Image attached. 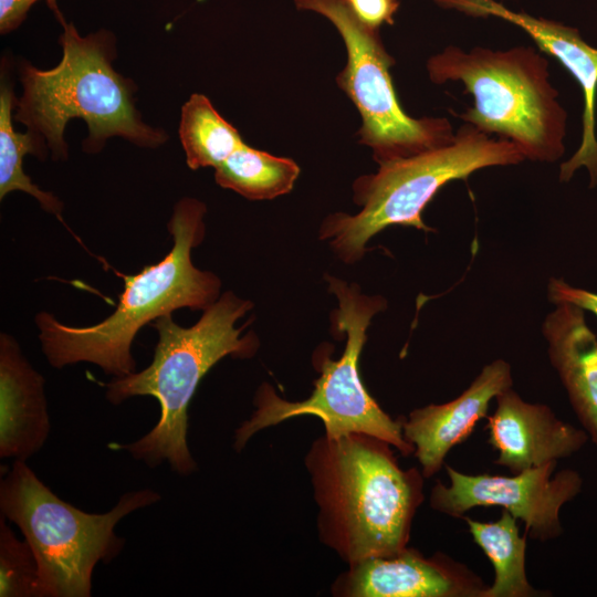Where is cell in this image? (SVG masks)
Returning a JSON list of instances; mask_svg holds the SVG:
<instances>
[{"mask_svg":"<svg viewBox=\"0 0 597 597\" xmlns=\"http://www.w3.org/2000/svg\"><path fill=\"white\" fill-rule=\"evenodd\" d=\"M557 462H548L510 476L465 474L446 465L449 484L438 481L430 506L452 517H463L475 506H501L524 524L526 537L547 542L563 533L561 509L583 489V478L573 469L554 474Z\"/></svg>","mask_w":597,"mask_h":597,"instance_id":"cell-10","label":"cell"},{"mask_svg":"<svg viewBox=\"0 0 597 597\" xmlns=\"http://www.w3.org/2000/svg\"><path fill=\"white\" fill-rule=\"evenodd\" d=\"M179 137L189 168H217L244 142L208 97L192 94L181 108Z\"/></svg>","mask_w":597,"mask_h":597,"instance_id":"cell-20","label":"cell"},{"mask_svg":"<svg viewBox=\"0 0 597 597\" xmlns=\"http://www.w3.org/2000/svg\"><path fill=\"white\" fill-rule=\"evenodd\" d=\"M495 400L486 417L488 443L499 452L494 463L512 474L568 458L589 439L585 430L564 422L546 405L523 400L512 387Z\"/></svg>","mask_w":597,"mask_h":597,"instance_id":"cell-13","label":"cell"},{"mask_svg":"<svg viewBox=\"0 0 597 597\" xmlns=\"http://www.w3.org/2000/svg\"><path fill=\"white\" fill-rule=\"evenodd\" d=\"M17 101L8 82H1L0 90V199L13 191L25 192L36 199L41 208L62 219L63 203L48 191L41 190L23 170V158L32 154L44 159L48 148L45 142L27 130L19 133L13 128V109Z\"/></svg>","mask_w":597,"mask_h":597,"instance_id":"cell-18","label":"cell"},{"mask_svg":"<svg viewBox=\"0 0 597 597\" xmlns=\"http://www.w3.org/2000/svg\"><path fill=\"white\" fill-rule=\"evenodd\" d=\"M512 386L511 366L496 359L484 366L453 400L410 412L402 421V432L415 448L425 478H431L441 469L450 450L467 440L476 423L488 417L491 400Z\"/></svg>","mask_w":597,"mask_h":597,"instance_id":"cell-14","label":"cell"},{"mask_svg":"<svg viewBox=\"0 0 597 597\" xmlns=\"http://www.w3.org/2000/svg\"><path fill=\"white\" fill-rule=\"evenodd\" d=\"M473 542L483 551L494 569L491 586L482 597L545 596L528 582L525 570L526 535H520L517 520L506 510L495 522L462 517Z\"/></svg>","mask_w":597,"mask_h":597,"instance_id":"cell-17","label":"cell"},{"mask_svg":"<svg viewBox=\"0 0 597 597\" xmlns=\"http://www.w3.org/2000/svg\"><path fill=\"white\" fill-rule=\"evenodd\" d=\"M39 0H0V32L2 34L15 30L25 20L31 7ZM54 8V0H46Z\"/></svg>","mask_w":597,"mask_h":597,"instance_id":"cell-24","label":"cell"},{"mask_svg":"<svg viewBox=\"0 0 597 597\" xmlns=\"http://www.w3.org/2000/svg\"><path fill=\"white\" fill-rule=\"evenodd\" d=\"M547 293L549 301L554 304L569 303L593 312L597 316V294L595 293L573 287L561 279H551Z\"/></svg>","mask_w":597,"mask_h":597,"instance_id":"cell-23","label":"cell"},{"mask_svg":"<svg viewBox=\"0 0 597 597\" xmlns=\"http://www.w3.org/2000/svg\"><path fill=\"white\" fill-rule=\"evenodd\" d=\"M44 378L17 339L0 334V457L25 461L50 433Z\"/></svg>","mask_w":597,"mask_h":597,"instance_id":"cell-15","label":"cell"},{"mask_svg":"<svg viewBox=\"0 0 597 597\" xmlns=\"http://www.w3.org/2000/svg\"><path fill=\"white\" fill-rule=\"evenodd\" d=\"M298 10L325 17L341 34L347 52L337 83L362 117L359 142L380 165L442 146L454 134L447 118H413L400 107L386 52L377 30L360 21L345 0H294Z\"/></svg>","mask_w":597,"mask_h":597,"instance_id":"cell-9","label":"cell"},{"mask_svg":"<svg viewBox=\"0 0 597 597\" xmlns=\"http://www.w3.org/2000/svg\"><path fill=\"white\" fill-rule=\"evenodd\" d=\"M0 597H41L36 558L0 519Z\"/></svg>","mask_w":597,"mask_h":597,"instance_id":"cell-21","label":"cell"},{"mask_svg":"<svg viewBox=\"0 0 597 597\" xmlns=\"http://www.w3.org/2000/svg\"><path fill=\"white\" fill-rule=\"evenodd\" d=\"M389 443L350 433L314 442L306 464L323 541L349 564L405 548L423 501V475L402 470Z\"/></svg>","mask_w":597,"mask_h":597,"instance_id":"cell-2","label":"cell"},{"mask_svg":"<svg viewBox=\"0 0 597 597\" xmlns=\"http://www.w3.org/2000/svg\"><path fill=\"white\" fill-rule=\"evenodd\" d=\"M356 17L367 25L378 29L391 24L398 10V0H345Z\"/></svg>","mask_w":597,"mask_h":597,"instance_id":"cell-22","label":"cell"},{"mask_svg":"<svg viewBox=\"0 0 597 597\" xmlns=\"http://www.w3.org/2000/svg\"><path fill=\"white\" fill-rule=\"evenodd\" d=\"M61 21L62 59L50 70L21 66L22 96L14 119L46 142L55 160L67 159L64 130L73 118L87 124L83 149L90 154L98 153L112 137L147 148L164 144L166 133L142 119L133 84L113 67L112 33L101 30L82 36L73 23Z\"/></svg>","mask_w":597,"mask_h":597,"instance_id":"cell-3","label":"cell"},{"mask_svg":"<svg viewBox=\"0 0 597 597\" xmlns=\"http://www.w3.org/2000/svg\"><path fill=\"white\" fill-rule=\"evenodd\" d=\"M203 202L182 198L175 205L168 231L170 251L155 264L124 277V291L115 311L90 326L61 323L53 314L40 312L34 322L48 363L63 368L91 363L106 375L124 377L135 371L132 355L135 336L147 324L179 308L205 311L219 298L221 282L209 271L197 269L191 251L205 237Z\"/></svg>","mask_w":597,"mask_h":597,"instance_id":"cell-1","label":"cell"},{"mask_svg":"<svg viewBox=\"0 0 597 597\" xmlns=\"http://www.w3.org/2000/svg\"><path fill=\"white\" fill-rule=\"evenodd\" d=\"M159 500V493L143 489L123 494L106 513H87L61 500L23 460H14L0 483L1 515L20 528L34 553L41 597L91 596L94 567L124 546L116 524Z\"/></svg>","mask_w":597,"mask_h":597,"instance_id":"cell-6","label":"cell"},{"mask_svg":"<svg viewBox=\"0 0 597 597\" xmlns=\"http://www.w3.org/2000/svg\"><path fill=\"white\" fill-rule=\"evenodd\" d=\"M328 283L339 303L337 325L347 335L343 356L338 360H323L322 375L306 400L286 401L269 385L261 386L255 397V411L235 431L234 448L238 451L259 430L293 417L311 415L324 422L328 438L364 433L386 441L404 455L415 452L404 437L402 421L394 420L378 406L366 390L358 369L366 329L385 302L380 297L362 295L339 280L329 277Z\"/></svg>","mask_w":597,"mask_h":597,"instance_id":"cell-8","label":"cell"},{"mask_svg":"<svg viewBox=\"0 0 597 597\" xmlns=\"http://www.w3.org/2000/svg\"><path fill=\"white\" fill-rule=\"evenodd\" d=\"M300 168L290 158L254 149L245 143L214 168V179L250 200L273 199L294 186Z\"/></svg>","mask_w":597,"mask_h":597,"instance_id":"cell-19","label":"cell"},{"mask_svg":"<svg viewBox=\"0 0 597 597\" xmlns=\"http://www.w3.org/2000/svg\"><path fill=\"white\" fill-rule=\"evenodd\" d=\"M438 6L474 17H496L523 29L540 49L556 57L580 85L584 95L582 143L561 166L559 179L568 181L575 170L586 167L590 187L597 185V49L583 40L577 29L513 11L496 0H433Z\"/></svg>","mask_w":597,"mask_h":597,"instance_id":"cell-11","label":"cell"},{"mask_svg":"<svg viewBox=\"0 0 597 597\" xmlns=\"http://www.w3.org/2000/svg\"><path fill=\"white\" fill-rule=\"evenodd\" d=\"M556 305L543 324L548 357L576 417L597 447V337L587 326L583 308Z\"/></svg>","mask_w":597,"mask_h":597,"instance_id":"cell-16","label":"cell"},{"mask_svg":"<svg viewBox=\"0 0 597 597\" xmlns=\"http://www.w3.org/2000/svg\"><path fill=\"white\" fill-rule=\"evenodd\" d=\"M251 308L250 301L229 291L190 327L178 325L171 314L151 323L158 333L153 362L140 371L113 378L105 385V397L117 406L135 396H153L159 401L160 417L148 433L118 448L149 468L167 461L181 475L196 470L187 446L189 404L201 378L220 359L254 354V336L242 337L245 326H235Z\"/></svg>","mask_w":597,"mask_h":597,"instance_id":"cell-4","label":"cell"},{"mask_svg":"<svg viewBox=\"0 0 597 597\" xmlns=\"http://www.w3.org/2000/svg\"><path fill=\"white\" fill-rule=\"evenodd\" d=\"M525 160L520 148L503 137H491L465 123L446 145L379 165L376 174L355 182L362 210L335 213L321 229L346 262L358 260L367 241L383 229L399 224L429 231L421 213L449 181L467 180L481 168L517 165Z\"/></svg>","mask_w":597,"mask_h":597,"instance_id":"cell-7","label":"cell"},{"mask_svg":"<svg viewBox=\"0 0 597 597\" xmlns=\"http://www.w3.org/2000/svg\"><path fill=\"white\" fill-rule=\"evenodd\" d=\"M434 84L460 81L474 106L460 117L513 142L525 159L555 161L565 150L567 114L549 82L548 61L536 50L448 46L427 62Z\"/></svg>","mask_w":597,"mask_h":597,"instance_id":"cell-5","label":"cell"},{"mask_svg":"<svg viewBox=\"0 0 597 597\" xmlns=\"http://www.w3.org/2000/svg\"><path fill=\"white\" fill-rule=\"evenodd\" d=\"M337 587L352 597H482L486 585L465 565L438 553L405 548L350 564Z\"/></svg>","mask_w":597,"mask_h":597,"instance_id":"cell-12","label":"cell"}]
</instances>
